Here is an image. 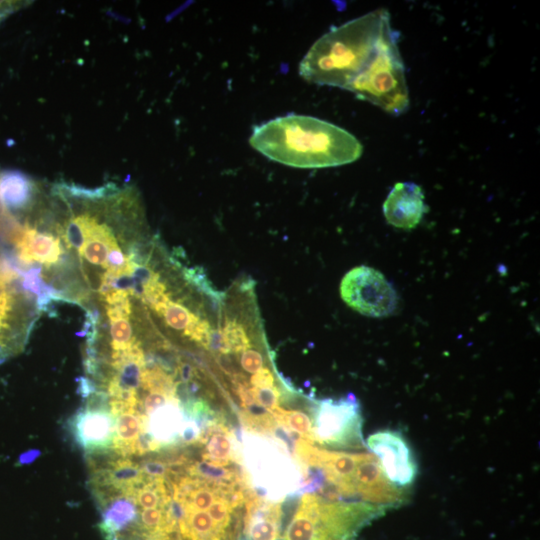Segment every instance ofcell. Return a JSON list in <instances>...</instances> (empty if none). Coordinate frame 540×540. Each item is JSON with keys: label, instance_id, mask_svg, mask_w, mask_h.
Masks as SVG:
<instances>
[{"label": "cell", "instance_id": "cell-1", "mask_svg": "<svg viewBox=\"0 0 540 540\" xmlns=\"http://www.w3.org/2000/svg\"><path fill=\"white\" fill-rule=\"evenodd\" d=\"M250 145L275 162L296 168H325L352 163L362 144L347 130L307 115L289 114L253 128Z\"/></svg>", "mask_w": 540, "mask_h": 540}, {"label": "cell", "instance_id": "cell-2", "mask_svg": "<svg viewBox=\"0 0 540 540\" xmlns=\"http://www.w3.org/2000/svg\"><path fill=\"white\" fill-rule=\"evenodd\" d=\"M391 29L390 15L384 9L331 28L301 60L300 76L310 83L347 90L368 68Z\"/></svg>", "mask_w": 540, "mask_h": 540}, {"label": "cell", "instance_id": "cell-3", "mask_svg": "<svg viewBox=\"0 0 540 540\" xmlns=\"http://www.w3.org/2000/svg\"><path fill=\"white\" fill-rule=\"evenodd\" d=\"M399 33L391 29L383 38L368 68L348 87L359 99L394 116L409 106L405 67L398 49Z\"/></svg>", "mask_w": 540, "mask_h": 540}, {"label": "cell", "instance_id": "cell-4", "mask_svg": "<svg viewBox=\"0 0 540 540\" xmlns=\"http://www.w3.org/2000/svg\"><path fill=\"white\" fill-rule=\"evenodd\" d=\"M340 296L353 310L369 317H385L398 304L395 289L384 275L368 266L349 270L340 283Z\"/></svg>", "mask_w": 540, "mask_h": 540}, {"label": "cell", "instance_id": "cell-5", "mask_svg": "<svg viewBox=\"0 0 540 540\" xmlns=\"http://www.w3.org/2000/svg\"><path fill=\"white\" fill-rule=\"evenodd\" d=\"M313 413L315 441L338 448L363 446L360 407L353 394L318 401Z\"/></svg>", "mask_w": 540, "mask_h": 540}, {"label": "cell", "instance_id": "cell-6", "mask_svg": "<svg viewBox=\"0 0 540 540\" xmlns=\"http://www.w3.org/2000/svg\"><path fill=\"white\" fill-rule=\"evenodd\" d=\"M90 399L66 423L72 439L87 455L111 448L115 433V418L107 394L98 392Z\"/></svg>", "mask_w": 540, "mask_h": 540}, {"label": "cell", "instance_id": "cell-7", "mask_svg": "<svg viewBox=\"0 0 540 540\" xmlns=\"http://www.w3.org/2000/svg\"><path fill=\"white\" fill-rule=\"evenodd\" d=\"M377 456L386 479L396 487L410 486L417 474L416 462L406 439L398 431L382 430L371 434L366 441Z\"/></svg>", "mask_w": 540, "mask_h": 540}, {"label": "cell", "instance_id": "cell-8", "mask_svg": "<svg viewBox=\"0 0 540 540\" xmlns=\"http://www.w3.org/2000/svg\"><path fill=\"white\" fill-rule=\"evenodd\" d=\"M15 290L0 291V362L18 353L26 339L24 315L28 296Z\"/></svg>", "mask_w": 540, "mask_h": 540}, {"label": "cell", "instance_id": "cell-9", "mask_svg": "<svg viewBox=\"0 0 540 540\" xmlns=\"http://www.w3.org/2000/svg\"><path fill=\"white\" fill-rule=\"evenodd\" d=\"M424 193L413 182H398L389 192L383 203L386 221L400 229L415 228L426 213Z\"/></svg>", "mask_w": 540, "mask_h": 540}, {"label": "cell", "instance_id": "cell-10", "mask_svg": "<svg viewBox=\"0 0 540 540\" xmlns=\"http://www.w3.org/2000/svg\"><path fill=\"white\" fill-rule=\"evenodd\" d=\"M14 244L18 260L25 266L40 263L50 268L60 262L63 254L60 237L28 225L22 227Z\"/></svg>", "mask_w": 540, "mask_h": 540}, {"label": "cell", "instance_id": "cell-11", "mask_svg": "<svg viewBox=\"0 0 540 540\" xmlns=\"http://www.w3.org/2000/svg\"><path fill=\"white\" fill-rule=\"evenodd\" d=\"M184 420L183 407L176 396L146 416L145 427L151 437L163 447L177 441Z\"/></svg>", "mask_w": 540, "mask_h": 540}, {"label": "cell", "instance_id": "cell-12", "mask_svg": "<svg viewBox=\"0 0 540 540\" xmlns=\"http://www.w3.org/2000/svg\"><path fill=\"white\" fill-rule=\"evenodd\" d=\"M36 195L35 183L18 171L0 173V199L8 209L26 210Z\"/></svg>", "mask_w": 540, "mask_h": 540}, {"label": "cell", "instance_id": "cell-13", "mask_svg": "<svg viewBox=\"0 0 540 540\" xmlns=\"http://www.w3.org/2000/svg\"><path fill=\"white\" fill-rule=\"evenodd\" d=\"M145 415L138 409L126 410L115 416V433L112 447L119 456L135 453V443L143 426Z\"/></svg>", "mask_w": 540, "mask_h": 540}, {"label": "cell", "instance_id": "cell-14", "mask_svg": "<svg viewBox=\"0 0 540 540\" xmlns=\"http://www.w3.org/2000/svg\"><path fill=\"white\" fill-rule=\"evenodd\" d=\"M186 470L190 476L217 487L239 483L236 472L227 468V465L208 459L192 463Z\"/></svg>", "mask_w": 540, "mask_h": 540}, {"label": "cell", "instance_id": "cell-15", "mask_svg": "<svg viewBox=\"0 0 540 540\" xmlns=\"http://www.w3.org/2000/svg\"><path fill=\"white\" fill-rule=\"evenodd\" d=\"M202 443H205L206 446V454L203 455V459L230 465L233 457L232 444L229 439V431L223 426L215 425L208 429L203 436Z\"/></svg>", "mask_w": 540, "mask_h": 540}, {"label": "cell", "instance_id": "cell-16", "mask_svg": "<svg viewBox=\"0 0 540 540\" xmlns=\"http://www.w3.org/2000/svg\"><path fill=\"white\" fill-rule=\"evenodd\" d=\"M110 323V345L113 352L128 349L134 342L129 315L106 311Z\"/></svg>", "mask_w": 540, "mask_h": 540}, {"label": "cell", "instance_id": "cell-17", "mask_svg": "<svg viewBox=\"0 0 540 540\" xmlns=\"http://www.w3.org/2000/svg\"><path fill=\"white\" fill-rule=\"evenodd\" d=\"M272 414L277 423L299 433L308 442L312 444L315 442L313 423L305 412L278 407Z\"/></svg>", "mask_w": 540, "mask_h": 540}, {"label": "cell", "instance_id": "cell-18", "mask_svg": "<svg viewBox=\"0 0 540 540\" xmlns=\"http://www.w3.org/2000/svg\"><path fill=\"white\" fill-rule=\"evenodd\" d=\"M218 497H221L220 487L204 482L191 493L185 501V505L191 510L204 511L208 509Z\"/></svg>", "mask_w": 540, "mask_h": 540}, {"label": "cell", "instance_id": "cell-19", "mask_svg": "<svg viewBox=\"0 0 540 540\" xmlns=\"http://www.w3.org/2000/svg\"><path fill=\"white\" fill-rule=\"evenodd\" d=\"M232 506L223 497H218L212 505L208 508V514L216 524V526L223 532L230 525V512Z\"/></svg>", "mask_w": 540, "mask_h": 540}, {"label": "cell", "instance_id": "cell-20", "mask_svg": "<svg viewBox=\"0 0 540 540\" xmlns=\"http://www.w3.org/2000/svg\"><path fill=\"white\" fill-rule=\"evenodd\" d=\"M252 396L258 404L270 410L271 412L277 409L278 406V391L272 387L252 388Z\"/></svg>", "mask_w": 540, "mask_h": 540}, {"label": "cell", "instance_id": "cell-21", "mask_svg": "<svg viewBox=\"0 0 540 540\" xmlns=\"http://www.w3.org/2000/svg\"><path fill=\"white\" fill-rule=\"evenodd\" d=\"M143 474L150 479H163L168 477L170 468L159 460L147 459L139 464Z\"/></svg>", "mask_w": 540, "mask_h": 540}, {"label": "cell", "instance_id": "cell-22", "mask_svg": "<svg viewBox=\"0 0 540 540\" xmlns=\"http://www.w3.org/2000/svg\"><path fill=\"white\" fill-rule=\"evenodd\" d=\"M173 397L176 396H170L158 391H149L143 401L142 414H144L145 416L150 415L153 411L164 405Z\"/></svg>", "mask_w": 540, "mask_h": 540}, {"label": "cell", "instance_id": "cell-23", "mask_svg": "<svg viewBox=\"0 0 540 540\" xmlns=\"http://www.w3.org/2000/svg\"><path fill=\"white\" fill-rule=\"evenodd\" d=\"M201 430L195 420L185 417L181 431L180 440L185 444H193L200 441Z\"/></svg>", "mask_w": 540, "mask_h": 540}, {"label": "cell", "instance_id": "cell-24", "mask_svg": "<svg viewBox=\"0 0 540 540\" xmlns=\"http://www.w3.org/2000/svg\"><path fill=\"white\" fill-rule=\"evenodd\" d=\"M241 365L249 373H256L263 365L260 353L254 350H247L241 356Z\"/></svg>", "mask_w": 540, "mask_h": 540}, {"label": "cell", "instance_id": "cell-25", "mask_svg": "<svg viewBox=\"0 0 540 540\" xmlns=\"http://www.w3.org/2000/svg\"><path fill=\"white\" fill-rule=\"evenodd\" d=\"M17 277L18 273L16 269L12 267L8 260L0 256V291Z\"/></svg>", "mask_w": 540, "mask_h": 540}, {"label": "cell", "instance_id": "cell-26", "mask_svg": "<svg viewBox=\"0 0 540 540\" xmlns=\"http://www.w3.org/2000/svg\"><path fill=\"white\" fill-rule=\"evenodd\" d=\"M251 383L256 388L272 387L274 386V378L267 368H262L252 376Z\"/></svg>", "mask_w": 540, "mask_h": 540}, {"label": "cell", "instance_id": "cell-27", "mask_svg": "<svg viewBox=\"0 0 540 540\" xmlns=\"http://www.w3.org/2000/svg\"><path fill=\"white\" fill-rule=\"evenodd\" d=\"M95 388L92 382L84 377L78 378L77 393L83 398L88 399L94 394Z\"/></svg>", "mask_w": 540, "mask_h": 540}, {"label": "cell", "instance_id": "cell-28", "mask_svg": "<svg viewBox=\"0 0 540 540\" xmlns=\"http://www.w3.org/2000/svg\"><path fill=\"white\" fill-rule=\"evenodd\" d=\"M42 455L39 449H30L20 454L17 460L18 465H27L36 461Z\"/></svg>", "mask_w": 540, "mask_h": 540}, {"label": "cell", "instance_id": "cell-29", "mask_svg": "<svg viewBox=\"0 0 540 540\" xmlns=\"http://www.w3.org/2000/svg\"><path fill=\"white\" fill-rule=\"evenodd\" d=\"M6 6V2L0 1V11Z\"/></svg>", "mask_w": 540, "mask_h": 540}]
</instances>
